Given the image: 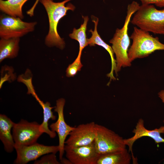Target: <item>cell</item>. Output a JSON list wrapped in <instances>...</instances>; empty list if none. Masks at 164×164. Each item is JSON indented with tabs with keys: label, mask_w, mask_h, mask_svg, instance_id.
Returning <instances> with one entry per match:
<instances>
[{
	"label": "cell",
	"mask_w": 164,
	"mask_h": 164,
	"mask_svg": "<svg viewBox=\"0 0 164 164\" xmlns=\"http://www.w3.org/2000/svg\"><path fill=\"white\" fill-rule=\"evenodd\" d=\"M84 22L80 27L76 29L74 28L72 33L69 36L72 39L77 41L79 44V50L78 56L81 57L83 49L88 45V39L87 37L86 32L89 18L87 16L83 17Z\"/></svg>",
	"instance_id": "cell-19"
},
{
	"label": "cell",
	"mask_w": 164,
	"mask_h": 164,
	"mask_svg": "<svg viewBox=\"0 0 164 164\" xmlns=\"http://www.w3.org/2000/svg\"><path fill=\"white\" fill-rule=\"evenodd\" d=\"M43 133L38 122H29L23 119L15 123L12 128L15 145L26 146L35 143Z\"/></svg>",
	"instance_id": "cell-7"
},
{
	"label": "cell",
	"mask_w": 164,
	"mask_h": 164,
	"mask_svg": "<svg viewBox=\"0 0 164 164\" xmlns=\"http://www.w3.org/2000/svg\"><path fill=\"white\" fill-rule=\"evenodd\" d=\"M66 156L72 164H97L100 155L97 152L94 142L86 145L64 146Z\"/></svg>",
	"instance_id": "cell-9"
},
{
	"label": "cell",
	"mask_w": 164,
	"mask_h": 164,
	"mask_svg": "<svg viewBox=\"0 0 164 164\" xmlns=\"http://www.w3.org/2000/svg\"><path fill=\"white\" fill-rule=\"evenodd\" d=\"M134 135L130 138L124 139V142L128 147V151L131 152L133 164H137V159L134 156L132 151V147L134 143L138 139L143 137H148L152 138L155 144L164 143V138L161 135L164 134V125L159 128L149 130L147 129L144 126L143 119H139L136 124L135 128L132 131Z\"/></svg>",
	"instance_id": "cell-11"
},
{
	"label": "cell",
	"mask_w": 164,
	"mask_h": 164,
	"mask_svg": "<svg viewBox=\"0 0 164 164\" xmlns=\"http://www.w3.org/2000/svg\"><path fill=\"white\" fill-rule=\"evenodd\" d=\"M140 5L135 1L128 5L127 15L123 27L116 29L113 37L109 41L112 45L111 47L116 56L117 72L122 67L131 66L128 53L130 44V37L128 34V26L132 16L138 9Z\"/></svg>",
	"instance_id": "cell-2"
},
{
	"label": "cell",
	"mask_w": 164,
	"mask_h": 164,
	"mask_svg": "<svg viewBox=\"0 0 164 164\" xmlns=\"http://www.w3.org/2000/svg\"><path fill=\"white\" fill-rule=\"evenodd\" d=\"M15 123L4 114H0V139L5 151L8 153L15 149V142L11 131Z\"/></svg>",
	"instance_id": "cell-14"
},
{
	"label": "cell",
	"mask_w": 164,
	"mask_h": 164,
	"mask_svg": "<svg viewBox=\"0 0 164 164\" xmlns=\"http://www.w3.org/2000/svg\"><path fill=\"white\" fill-rule=\"evenodd\" d=\"M70 0L55 2L53 0H38L44 6L49 20V31L45 39V44L47 46H55L61 50L64 48L65 42L59 34L57 27L59 21L66 15L68 10L73 11L75 9V6L71 3L65 5Z\"/></svg>",
	"instance_id": "cell-1"
},
{
	"label": "cell",
	"mask_w": 164,
	"mask_h": 164,
	"mask_svg": "<svg viewBox=\"0 0 164 164\" xmlns=\"http://www.w3.org/2000/svg\"><path fill=\"white\" fill-rule=\"evenodd\" d=\"M142 4L150 5L154 4L159 7H164V0H139Z\"/></svg>",
	"instance_id": "cell-22"
},
{
	"label": "cell",
	"mask_w": 164,
	"mask_h": 164,
	"mask_svg": "<svg viewBox=\"0 0 164 164\" xmlns=\"http://www.w3.org/2000/svg\"><path fill=\"white\" fill-rule=\"evenodd\" d=\"M95 135L96 124L94 122L81 124L75 127L65 144L73 147L89 145L94 142Z\"/></svg>",
	"instance_id": "cell-12"
},
{
	"label": "cell",
	"mask_w": 164,
	"mask_h": 164,
	"mask_svg": "<svg viewBox=\"0 0 164 164\" xmlns=\"http://www.w3.org/2000/svg\"><path fill=\"white\" fill-rule=\"evenodd\" d=\"M19 38H1L0 62L7 58H13L18 55L19 50Z\"/></svg>",
	"instance_id": "cell-16"
},
{
	"label": "cell",
	"mask_w": 164,
	"mask_h": 164,
	"mask_svg": "<svg viewBox=\"0 0 164 164\" xmlns=\"http://www.w3.org/2000/svg\"></svg>",
	"instance_id": "cell-25"
},
{
	"label": "cell",
	"mask_w": 164,
	"mask_h": 164,
	"mask_svg": "<svg viewBox=\"0 0 164 164\" xmlns=\"http://www.w3.org/2000/svg\"><path fill=\"white\" fill-rule=\"evenodd\" d=\"M130 22L144 31L164 35V9H158L152 4H142Z\"/></svg>",
	"instance_id": "cell-4"
},
{
	"label": "cell",
	"mask_w": 164,
	"mask_h": 164,
	"mask_svg": "<svg viewBox=\"0 0 164 164\" xmlns=\"http://www.w3.org/2000/svg\"><path fill=\"white\" fill-rule=\"evenodd\" d=\"M36 22H27L4 14L0 16L1 38H20L34 31Z\"/></svg>",
	"instance_id": "cell-6"
},
{
	"label": "cell",
	"mask_w": 164,
	"mask_h": 164,
	"mask_svg": "<svg viewBox=\"0 0 164 164\" xmlns=\"http://www.w3.org/2000/svg\"><path fill=\"white\" fill-rule=\"evenodd\" d=\"M130 38L132 42L128 53L131 62L138 58L146 57L156 50H164V44L158 37H154L149 32L136 27H134Z\"/></svg>",
	"instance_id": "cell-3"
},
{
	"label": "cell",
	"mask_w": 164,
	"mask_h": 164,
	"mask_svg": "<svg viewBox=\"0 0 164 164\" xmlns=\"http://www.w3.org/2000/svg\"><path fill=\"white\" fill-rule=\"evenodd\" d=\"M42 107L43 111V120L42 123L40 124V128L43 133H45L48 135L51 138H54L56 135V132L50 130L48 127L49 120L51 119L55 120L56 118L52 111L54 107L51 106L50 103L48 102L44 103L41 101L37 95L34 97Z\"/></svg>",
	"instance_id": "cell-18"
},
{
	"label": "cell",
	"mask_w": 164,
	"mask_h": 164,
	"mask_svg": "<svg viewBox=\"0 0 164 164\" xmlns=\"http://www.w3.org/2000/svg\"><path fill=\"white\" fill-rule=\"evenodd\" d=\"M65 103V100L63 98H60L56 101V105L54 110L58 114V119L55 122L52 123L50 126L51 130L56 133L58 136L60 160L63 158L65 152L64 146L66 138L75 128V127H72L67 124L65 121L63 109Z\"/></svg>",
	"instance_id": "cell-10"
},
{
	"label": "cell",
	"mask_w": 164,
	"mask_h": 164,
	"mask_svg": "<svg viewBox=\"0 0 164 164\" xmlns=\"http://www.w3.org/2000/svg\"><path fill=\"white\" fill-rule=\"evenodd\" d=\"M131 160L132 155L125 148L100 155L97 164H129Z\"/></svg>",
	"instance_id": "cell-15"
},
{
	"label": "cell",
	"mask_w": 164,
	"mask_h": 164,
	"mask_svg": "<svg viewBox=\"0 0 164 164\" xmlns=\"http://www.w3.org/2000/svg\"><path fill=\"white\" fill-rule=\"evenodd\" d=\"M159 97L162 100L163 103H164V90H162L158 93Z\"/></svg>",
	"instance_id": "cell-23"
},
{
	"label": "cell",
	"mask_w": 164,
	"mask_h": 164,
	"mask_svg": "<svg viewBox=\"0 0 164 164\" xmlns=\"http://www.w3.org/2000/svg\"><path fill=\"white\" fill-rule=\"evenodd\" d=\"M57 159L56 154L50 153L44 155L39 160H35L34 164H60Z\"/></svg>",
	"instance_id": "cell-21"
},
{
	"label": "cell",
	"mask_w": 164,
	"mask_h": 164,
	"mask_svg": "<svg viewBox=\"0 0 164 164\" xmlns=\"http://www.w3.org/2000/svg\"><path fill=\"white\" fill-rule=\"evenodd\" d=\"M15 149L17 156L14 163L26 164L45 154H56L59 151V147L58 145L47 146L36 142L29 145H15Z\"/></svg>",
	"instance_id": "cell-8"
},
{
	"label": "cell",
	"mask_w": 164,
	"mask_h": 164,
	"mask_svg": "<svg viewBox=\"0 0 164 164\" xmlns=\"http://www.w3.org/2000/svg\"><path fill=\"white\" fill-rule=\"evenodd\" d=\"M28 0H0V10L4 14L24 18L22 7Z\"/></svg>",
	"instance_id": "cell-17"
},
{
	"label": "cell",
	"mask_w": 164,
	"mask_h": 164,
	"mask_svg": "<svg viewBox=\"0 0 164 164\" xmlns=\"http://www.w3.org/2000/svg\"><path fill=\"white\" fill-rule=\"evenodd\" d=\"M61 163L62 164H72L70 161L68 160L67 159H66L63 158L61 160H60Z\"/></svg>",
	"instance_id": "cell-24"
},
{
	"label": "cell",
	"mask_w": 164,
	"mask_h": 164,
	"mask_svg": "<svg viewBox=\"0 0 164 164\" xmlns=\"http://www.w3.org/2000/svg\"><path fill=\"white\" fill-rule=\"evenodd\" d=\"M80 58L81 57L77 56L73 62L68 67L66 71L67 77H74L81 70L83 65L81 62Z\"/></svg>",
	"instance_id": "cell-20"
},
{
	"label": "cell",
	"mask_w": 164,
	"mask_h": 164,
	"mask_svg": "<svg viewBox=\"0 0 164 164\" xmlns=\"http://www.w3.org/2000/svg\"><path fill=\"white\" fill-rule=\"evenodd\" d=\"M93 17L94 18H92V21L94 24V29L93 30L91 29L89 30L92 35L89 39H88V45L92 46L97 45L101 46L108 52L111 59V68L110 72L107 75V76L110 78V81L112 80H115L116 78L114 76L113 73L114 71L116 74H117V72L116 60L114 56V52L112 47L105 43L98 34L97 31V26L98 19L94 16Z\"/></svg>",
	"instance_id": "cell-13"
},
{
	"label": "cell",
	"mask_w": 164,
	"mask_h": 164,
	"mask_svg": "<svg viewBox=\"0 0 164 164\" xmlns=\"http://www.w3.org/2000/svg\"><path fill=\"white\" fill-rule=\"evenodd\" d=\"M94 142L100 155L126 148L122 137L107 127L96 124Z\"/></svg>",
	"instance_id": "cell-5"
}]
</instances>
